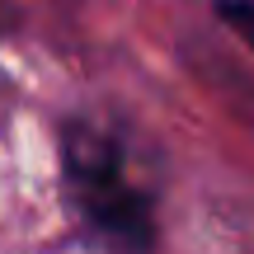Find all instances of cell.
I'll use <instances>...</instances> for the list:
<instances>
[{
  "instance_id": "cell-2",
  "label": "cell",
  "mask_w": 254,
  "mask_h": 254,
  "mask_svg": "<svg viewBox=\"0 0 254 254\" xmlns=\"http://www.w3.org/2000/svg\"><path fill=\"white\" fill-rule=\"evenodd\" d=\"M217 19L254 47V0H217Z\"/></svg>"
},
{
  "instance_id": "cell-1",
  "label": "cell",
  "mask_w": 254,
  "mask_h": 254,
  "mask_svg": "<svg viewBox=\"0 0 254 254\" xmlns=\"http://www.w3.org/2000/svg\"><path fill=\"white\" fill-rule=\"evenodd\" d=\"M62 170L80 217L94 236H104L113 250L141 254L155 240V207L151 189L136 174V155L123 127L104 118H71L62 127Z\"/></svg>"
}]
</instances>
